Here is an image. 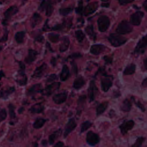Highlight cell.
<instances>
[{
  "instance_id": "1",
  "label": "cell",
  "mask_w": 147,
  "mask_h": 147,
  "mask_svg": "<svg viewBox=\"0 0 147 147\" xmlns=\"http://www.w3.org/2000/svg\"><path fill=\"white\" fill-rule=\"evenodd\" d=\"M108 40L110 44L115 47L121 46L127 41V39L125 37L118 33L110 34L108 37Z\"/></svg>"
},
{
  "instance_id": "2",
  "label": "cell",
  "mask_w": 147,
  "mask_h": 147,
  "mask_svg": "<svg viewBox=\"0 0 147 147\" xmlns=\"http://www.w3.org/2000/svg\"><path fill=\"white\" fill-rule=\"evenodd\" d=\"M133 30V28L130 22L126 20L122 21L117 26L116 29L117 33L122 35L130 33Z\"/></svg>"
},
{
  "instance_id": "3",
  "label": "cell",
  "mask_w": 147,
  "mask_h": 147,
  "mask_svg": "<svg viewBox=\"0 0 147 147\" xmlns=\"http://www.w3.org/2000/svg\"><path fill=\"white\" fill-rule=\"evenodd\" d=\"M38 10L42 12L44 11L47 16H51L53 11L51 1L50 0H43L38 7Z\"/></svg>"
},
{
  "instance_id": "4",
  "label": "cell",
  "mask_w": 147,
  "mask_h": 147,
  "mask_svg": "<svg viewBox=\"0 0 147 147\" xmlns=\"http://www.w3.org/2000/svg\"><path fill=\"white\" fill-rule=\"evenodd\" d=\"M98 29L101 32H104L107 30L110 26V20L106 16H102L99 17L97 21Z\"/></svg>"
},
{
  "instance_id": "5",
  "label": "cell",
  "mask_w": 147,
  "mask_h": 147,
  "mask_svg": "<svg viewBox=\"0 0 147 147\" xmlns=\"http://www.w3.org/2000/svg\"><path fill=\"white\" fill-rule=\"evenodd\" d=\"M147 48V35L143 37L137 43L135 49L134 53L137 54L144 53Z\"/></svg>"
},
{
  "instance_id": "6",
  "label": "cell",
  "mask_w": 147,
  "mask_h": 147,
  "mask_svg": "<svg viewBox=\"0 0 147 147\" xmlns=\"http://www.w3.org/2000/svg\"><path fill=\"white\" fill-rule=\"evenodd\" d=\"M100 141L99 136L93 132L92 131H89L86 135V142L90 146H95Z\"/></svg>"
},
{
  "instance_id": "7",
  "label": "cell",
  "mask_w": 147,
  "mask_h": 147,
  "mask_svg": "<svg viewBox=\"0 0 147 147\" xmlns=\"http://www.w3.org/2000/svg\"><path fill=\"white\" fill-rule=\"evenodd\" d=\"M60 86V82H53V83L48 85L44 90L43 89L41 93L43 94V95H51L55 91H57Z\"/></svg>"
},
{
  "instance_id": "8",
  "label": "cell",
  "mask_w": 147,
  "mask_h": 147,
  "mask_svg": "<svg viewBox=\"0 0 147 147\" xmlns=\"http://www.w3.org/2000/svg\"><path fill=\"white\" fill-rule=\"evenodd\" d=\"M76 126L77 123H76L75 119L74 118H70L65 126L64 132L63 134L64 138H66L68 136V134L76 128Z\"/></svg>"
},
{
  "instance_id": "9",
  "label": "cell",
  "mask_w": 147,
  "mask_h": 147,
  "mask_svg": "<svg viewBox=\"0 0 147 147\" xmlns=\"http://www.w3.org/2000/svg\"><path fill=\"white\" fill-rule=\"evenodd\" d=\"M144 16V13L140 11L134 13L130 16V24L135 26L139 25L141 22V21Z\"/></svg>"
},
{
  "instance_id": "10",
  "label": "cell",
  "mask_w": 147,
  "mask_h": 147,
  "mask_svg": "<svg viewBox=\"0 0 147 147\" xmlns=\"http://www.w3.org/2000/svg\"><path fill=\"white\" fill-rule=\"evenodd\" d=\"M47 68H48L47 65L45 63L42 64L40 66H39L36 68V69L33 72V74L32 75V77L33 78H35V79H38V78H41L45 73V71H46Z\"/></svg>"
},
{
  "instance_id": "11",
  "label": "cell",
  "mask_w": 147,
  "mask_h": 147,
  "mask_svg": "<svg viewBox=\"0 0 147 147\" xmlns=\"http://www.w3.org/2000/svg\"><path fill=\"white\" fill-rule=\"evenodd\" d=\"M134 125V122L133 120H129L127 121L123 122L119 126V129L121 130V133L123 135L126 134L128 131L132 129Z\"/></svg>"
},
{
  "instance_id": "12",
  "label": "cell",
  "mask_w": 147,
  "mask_h": 147,
  "mask_svg": "<svg viewBox=\"0 0 147 147\" xmlns=\"http://www.w3.org/2000/svg\"><path fill=\"white\" fill-rule=\"evenodd\" d=\"M67 92L66 91H64L59 94H56L53 96V101L57 105H60L65 102L67 98Z\"/></svg>"
},
{
  "instance_id": "13",
  "label": "cell",
  "mask_w": 147,
  "mask_h": 147,
  "mask_svg": "<svg viewBox=\"0 0 147 147\" xmlns=\"http://www.w3.org/2000/svg\"><path fill=\"white\" fill-rule=\"evenodd\" d=\"M98 88L95 85V83L94 80H91L89 84V87L88 88V95L89 98L90 102H92L94 100L95 94Z\"/></svg>"
},
{
  "instance_id": "14",
  "label": "cell",
  "mask_w": 147,
  "mask_h": 147,
  "mask_svg": "<svg viewBox=\"0 0 147 147\" xmlns=\"http://www.w3.org/2000/svg\"><path fill=\"white\" fill-rule=\"evenodd\" d=\"M98 7V2H92L87 5L84 9L83 10V13L85 16H88L90 14H92L94 13Z\"/></svg>"
},
{
  "instance_id": "15",
  "label": "cell",
  "mask_w": 147,
  "mask_h": 147,
  "mask_svg": "<svg viewBox=\"0 0 147 147\" xmlns=\"http://www.w3.org/2000/svg\"><path fill=\"white\" fill-rule=\"evenodd\" d=\"M112 84V80L110 79L109 76H108V77L102 78L101 80V87L102 91L107 92L111 87Z\"/></svg>"
},
{
  "instance_id": "16",
  "label": "cell",
  "mask_w": 147,
  "mask_h": 147,
  "mask_svg": "<svg viewBox=\"0 0 147 147\" xmlns=\"http://www.w3.org/2000/svg\"><path fill=\"white\" fill-rule=\"evenodd\" d=\"M43 89L41 83H37L33 85L27 91V95H34L38 92H42Z\"/></svg>"
},
{
  "instance_id": "17",
  "label": "cell",
  "mask_w": 147,
  "mask_h": 147,
  "mask_svg": "<svg viewBox=\"0 0 147 147\" xmlns=\"http://www.w3.org/2000/svg\"><path fill=\"white\" fill-rule=\"evenodd\" d=\"M18 11V7L16 6H11L9 7L4 13L5 18L6 20H9L13 16H14Z\"/></svg>"
},
{
  "instance_id": "18",
  "label": "cell",
  "mask_w": 147,
  "mask_h": 147,
  "mask_svg": "<svg viewBox=\"0 0 147 147\" xmlns=\"http://www.w3.org/2000/svg\"><path fill=\"white\" fill-rule=\"evenodd\" d=\"M106 49L105 45L102 44H94L90 48V53L94 55H98L103 52Z\"/></svg>"
},
{
  "instance_id": "19",
  "label": "cell",
  "mask_w": 147,
  "mask_h": 147,
  "mask_svg": "<svg viewBox=\"0 0 147 147\" xmlns=\"http://www.w3.org/2000/svg\"><path fill=\"white\" fill-rule=\"evenodd\" d=\"M37 55L38 53L36 51L33 49H29L28 51V54L25 59V61L27 64H31L36 59Z\"/></svg>"
},
{
  "instance_id": "20",
  "label": "cell",
  "mask_w": 147,
  "mask_h": 147,
  "mask_svg": "<svg viewBox=\"0 0 147 147\" xmlns=\"http://www.w3.org/2000/svg\"><path fill=\"white\" fill-rule=\"evenodd\" d=\"M70 41L68 36H64L61 39V42L59 47V51L60 52H64L66 51L69 46Z\"/></svg>"
},
{
  "instance_id": "21",
  "label": "cell",
  "mask_w": 147,
  "mask_h": 147,
  "mask_svg": "<svg viewBox=\"0 0 147 147\" xmlns=\"http://www.w3.org/2000/svg\"><path fill=\"white\" fill-rule=\"evenodd\" d=\"M44 106L41 103H37L33 105L29 109L30 113L32 114H38L43 111Z\"/></svg>"
},
{
  "instance_id": "22",
  "label": "cell",
  "mask_w": 147,
  "mask_h": 147,
  "mask_svg": "<svg viewBox=\"0 0 147 147\" xmlns=\"http://www.w3.org/2000/svg\"><path fill=\"white\" fill-rule=\"evenodd\" d=\"M70 75V72L68 67L67 65H64L60 75V80L64 82L67 80Z\"/></svg>"
},
{
  "instance_id": "23",
  "label": "cell",
  "mask_w": 147,
  "mask_h": 147,
  "mask_svg": "<svg viewBox=\"0 0 147 147\" xmlns=\"http://www.w3.org/2000/svg\"><path fill=\"white\" fill-rule=\"evenodd\" d=\"M17 78L16 79L17 83L19 84V86H25L27 83V76L25 73H19L17 75Z\"/></svg>"
},
{
  "instance_id": "24",
  "label": "cell",
  "mask_w": 147,
  "mask_h": 147,
  "mask_svg": "<svg viewBox=\"0 0 147 147\" xmlns=\"http://www.w3.org/2000/svg\"><path fill=\"white\" fill-rule=\"evenodd\" d=\"M15 91V88L14 87H8L6 89L2 90L0 91V97L3 99H6L9 97V96L11 94Z\"/></svg>"
},
{
  "instance_id": "25",
  "label": "cell",
  "mask_w": 147,
  "mask_h": 147,
  "mask_svg": "<svg viewBox=\"0 0 147 147\" xmlns=\"http://www.w3.org/2000/svg\"><path fill=\"white\" fill-rule=\"evenodd\" d=\"M85 83H86V82L82 76H78L75 79V80L74 82L73 87L76 90H78V89L82 88L84 85Z\"/></svg>"
},
{
  "instance_id": "26",
  "label": "cell",
  "mask_w": 147,
  "mask_h": 147,
  "mask_svg": "<svg viewBox=\"0 0 147 147\" xmlns=\"http://www.w3.org/2000/svg\"><path fill=\"white\" fill-rule=\"evenodd\" d=\"M62 131L61 129H59L55 131L54 132H53L49 136V138H48V142L50 145H52L55 141L58 138L61 134Z\"/></svg>"
},
{
  "instance_id": "27",
  "label": "cell",
  "mask_w": 147,
  "mask_h": 147,
  "mask_svg": "<svg viewBox=\"0 0 147 147\" xmlns=\"http://www.w3.org/2000/svg\"><path fill=\"white\" fill-rule=\"evenodd\" d=\"M41 20H42V18L39 14H38L37 13H34L30 20L32 27L34 28L36 26H37L38 24H39L41 22Z\"/></svg>"
},
{
  "instance_id": "28",
  "label": "cell",
  "mask_w": 147,
  "mask_h": 147,
  "mask_svg": "<svg viewBox=\"0 0 147 147\" xmlns=\"http://www.w3.org/2000/svg\"><path fill=\"white\" fill-rule=\"evenodd\" d=\"M136 71V65L133 63L127 65L123 71V75H132Z\"/></svg>"
},
{
  "instance_id": "29",
  "label": "cell",
  "mask_w": 147,
  "mask_h": 147,
  "mask_svg": "<svg viewBox=\"0 0 147 147\" xmlns=\"http://www.w3.org/2000/svg\"><path fill=\"white\" fill-rule=\"evenodd\" d=\"M108 106V102H105L100 105H99L96 109V115H99L102 114V113H104V111L106 110L107 107Z\"/></svg>"
},
{
  "instance_id": "30",
  "label": "cell",
  "mask_w": 147,
  "mask_h": 147,
  "mask_svg": "<svg viewBox=\"0 0 147 147\" xmlns=\"http://www.w3.org/2000/svg\"><path fill=\"white\" fill-rule=\"evenodd\" d=\"M86 99V96L84 95H83L79 96L78 100V113L80 114V112L82 111V109L84 106Z\"/></svg>"
},
{
  "instance_id": "31",
  "label": "cell",
  "mask_w": 147,
  "mask_h": 147,
  "mask_svg": "<svg viewBox=\"0 0 147 147\" xmlns=\"http://www.w3.org/2000/svg\"><path fill=\"white\" fill-rule=\"evenodd\" d=\"M131 107V103L128 99H126L123 101L122 105L121 106V110L125 112H129Z\"/></svg>"
},
{
  "instance_id": "32",
  "label": "cell",
  "mask_w": 147,
  "mask_h": 147,
  "mask_svg": "<svg viewBox=\"0 0 147 147\" xmlns=\"http://www.w3.org/2000/svg\"><path fill=\"white\" fill-rule=\"evenodd\" d=\"M25 33L24 31H20L16 33L14 38L18 44H21L24 41Z\"/></svg>"
},
{
  "instance_id": "33",
  "label": "cell",
  "mask_w": 147,
  "mask_h": 147,
  "mask_svg": "<svg viewBox=\"0 0 147 147\" xmlns=\"http://www.w3.org/2000/svg\"><path fill=\"white\" fill-rule=\"evenodd\" d=\"M46 122V119L42 118H39L37 119L33 124V126L35 129H40L42 127Z\"/></svg>"
},
{
  "instance_id": "34",
  "label": "cell",
  "mask_w": 147,
  "mask_h": 147,
  "mask_svg": "<svg viewBox=\"0 0 147 147\" xmlns=\"http://www.w3.org/2000/svg\"><path fill=\"white\" fill-rule=\"evenodd\" d=\"M92 125V123L89 121H86L81 124L80 133H82L89 129Z\"/></svg>"
},
{
  "instance_id": "35",
  "label": "cell",
  "mask_w": 147,
  "mask_h": 147,
  "mask_svg": "<svg viewBox=\"0 0 147 147\" xmlns=\"http://www.w3.org/2000/svg\"><path fill=\"white\" fill-rule=\"evenodd\" d=\"M75 36L79 42H82L85 38V34L81 30H78L75 32Z\"/></svg>"
},
{
  "instance_id": "36",
  "label": "cell",
  "mask_w": 147,
  "mask_h": 147,
  "mask_svg": "<svg viewBox=\"0 0 147 147\" xmlns=\"http://www.w3.org/2000/svg\"><path fill=\"white\" fill-rule=\"evenodd\" d=\"M145 141V138L142 137H140L137 138L136 142L132 145L131 147H141L142 143Z\"/></svg>"
},
{
  "instance_id": "37",
  "label": "cell",
  "mask_w": 147,
  "mask_h": 147,
  "mask_svg": "<svg viewBox=\"0 0 147 147\" xmlns=\"http://www.w3.org/2000/svg\"><path fill=\"white\" fill-rule=\"evenodd\" d=\"M85 31L87 33V34L90 36L91 37H95V33L94 31V28L92 25H88L87 26L86 29H85Z\"/></svg>"
},
{
  "instance_id": "38",
  "label": "cell",
  "mask_w": 147,
  "mask_h": 147,
  "mask_svg": "<svg viewBox=\"0 0 147 147\" xmlns=\"http://www.w3.org/2000/svg\"><path fill=\"white\" fill-rule=\"evenodd\" d=\"M9 108V115L10 118L11 119H14L16 116V114L14 112V109H15V107L14 106V105L11 103L8 106Z\"/></svg>"
},
{
  "instance_id": "39",
  "label": "cell",
  "mask_w": 147,
  "mask_h": 147,
  "mask_svg": "<svg viewBox=\"0 0 147 147\" xmlns=\"http://www.w3.org/2000/svg\"><path fill=\"white\" fill-rule=\"evenodd\" d=\"M49 40L52 42H56L59 40V35L54 33H50L48 34Z\"/></svg>"
},
{
  "instance_id": "40",
  "label": "cell",
  "mask_w": 147,
  "mask_h": 147,
  "mask_svg": "<svg viewBox=\"0 0 147 147\" xmlns=\"http://www.w3.org/2000/svg\"><path fill=\"white\" fill-rule=\"evenodd\" d=\"M72 11L71 7H67V8H61L59 10V13L62 16H67Z\"/></svg>"
},
{
  "instance_id": "41",
  "label": "cell",
  "mask_w": 147,
  "mask_h": 147,
  "mask_svg": "<svg viewBox=\"0 0 147 147\" xmlns=\"http://www.w3.org/2000/svg\"><path fill=\"white\" fill-rule=\"evenodd\" d=\"M131 99H132V100H133V101L134 102V104L136 105V106L137 107H138L142 111H145V107H144V106L140 102V101H137V102H136V100H135V99H134V97H133V96H131Z\"/></svg>"
},
{
  "instance_id": "42",
  "label": "cell",
  "mask_w": 147,
  "mask_h": 147,
  "mask_svg": "<svg viewBox=\"0 0 147 147\" xmlns=\"http://www.w3.org/2000/svg\"><path fill=\"white\" fill-rule=\"evenodd\" d=\"M57 76L56 74H51L47 77V79L46 80L47 83H51L53 82V81L57 80Z\"/></svg>"
},
{
  "instance_id": "43",
  "label": "cell",
  "mask_w": 147,
  "mask_h": 147,
  "mask_svg": "<svg viewBox=\"0 0 147 147\" xmlns=\"http://www.w3.org/2000/svg\"><path fill=\"white\" fill-rule=\"evenodd\" d=\"M71 65L72 67V72L73 74H74L75 75H77L78 74V67H77V64L75 61H72L71 62Z\"/></svg>"
},
{
  "instance_id": "44",
  "label": "cell",
  "mask_w": 147,
  "mask_h": 147,
  "mask_svg": "<svg viewBox=\"0 0 147 147\" xmlns=\"http://www.w3.org/2000/svg\"><path fill=\"white\" fill-rule=\"evenodd\" d=\"M7 113L5 109H2L0 110V122L3 120H5L6 118Z\"/></svg>"
},
{
  "instance_id": "45",
  "label": "cell",
  "mask_w": 147,
  "mask_h": 147,
  "mask_svg": "<svg viewBox=\"0 0 147 147\" xmlns=\"http://www.w3.org/2000/svg\"><path fill=\"white\" fill-rule=\"evenodd\" d=\"M134 0H118V2L120 5H126L127 3H130L132 2H133Z\"/></svg>"
},
{
  "instance_id": "46",
  "label": "cell",
  "mask_w": 147,
  "mask_h": 147,
  "mask_svg": "<svg viewBox=\"0 0 147 147\" xmlns=\"http://www.w3.org/2000/svg\"><path fill=\"white\" fill-rule=\"evenodd\" d=\"M82 11H83V3H82V2L81 1V2H80V3L79 4L78 7L76 8V11L78 13H81Z\"/></svg>"
},
{
  "instance_id": "47",
  "label": "cell",
  "mask_w": 147,
  "mask_h": 147,
  "mask_svg": "<svg viewBox=\"0 0 147 147\" xmlns=\"http://www.w3.org/2000/svg\"><path fill=\"white\" fill-rule=\"evenodd\" d=\"M64 146V143L61 141L57 142L53 147H63Z\"/></svg>"
},
{
  "instance_id": "48",
  "label": "cell",
  "mask_w": 147,
  "mask_h": 147,
  "mask_svg": "<svg viewBox=\"0 0 147 147\" xmlns=\"http://www.w3.org/2000/svg\"><path fill=\"white\" fill-rule=\"evenodd\" d=\"M7 40V34H6V33H5L4 36L1 39H0V42H4Z\"/></svg>"
},
{
  "instance_id": "49",
  "label": "cell",
  "mask_w": 147,
  "mask_h": 147,
  "mask_svg": "<svg viewBox=\"0 0 147 147\" xmlns=\"http://www.w3.org/2000/svg\"><path fill=\"white\" fill-rule=\"evenodd\" d=\"M142 86L144 87H147V78H145L142 82Z\"/></svg>"
},
{
  "instance_id": "50",
  "label": "cell",
  "mask_w": 147,
  "mask_h": 147,
  "mask_svg": "<svg viewBox=\"0 0 147 147\" xmlns=\"http://www.w3.org/2000/svg\"><path fill=\"white\" fill-rule=\"evenodd\" d=\"M104 59L106 62H109V63L111 62V59H110V57H108L107 56H105Z\"/></svg>"
},
{
  "instance_id": "51",
  "label": "cell",
  "mask_w": 147,
  "mask_h": 147,
  "mask_svg": "<svg viewBox=\"0 0 147 147\" xmlns=\"http://www.w3.org/2000/svg\"><path fill=\"white\" fill-rule=\"evenodd\" d=\"M143 6H144L145 10L147 11V0H145V1L144 2Z\"/></svg>"
},
{
  "instance_id": "52",
  "label": "cell",
  "mask_w": 147,
  "mask_h": 147,
  "mask_svg": "<svg viewBox=\"0 0 147 147\" xmlns=\"http://www.w3.org/2000/svg\"><path fill=\"white\" fill-rule=\"evenodd\" d=\"M144 65L145 68L147 69V57L144 60Z\"/></svg>"
},
{
  "instance_id": "53",
  "label": "cell",
  "mask_w": 147,
  "mask_h": 147,
  "mask_svg": "<svg viewBox=\"0 0 147 147\" xmlns=\"http://www.w3.org/2000/svg\"><path fill=\"white\" fill-rule=\"evenodd\" d=\"M42 145H47V141H46V140H42Z\"/></svg>"
},
{
  "instance_id": "54",
  "label": "cell",
  "mask_w": 147,
  "mask_h": 147,
  "mask_svg": "<svg viewBox=\"0 0 147 147\" xmlns=\"http://www.w3.org/2000/svg\"><path fill=\"white\" fill-rule=\"evenodd\" d=\"M4 76V74H3V72L1 71V72H0V79L2 77V76Z\"/></svg>"
},
{
  "instance_id": "55",
  "label": "cell",
  "mask_w": 147,
  "mask_h": 147,
  "mask_svg": "<svg viewBox=\"0 0 147 147\" xmlns=\"http://www.w3.org/2000/svg\"><path fill=\"white\" fill-rule=\"evenodd\" d=\"M34 147H37V144L36 143L35 144V145H34Z\"/></svg>"
},
{
  "instance_id": "56",
  "label": "cell",
  "mask_w": 147,
  "mask_h": 147,
  "mask_svg": "<svg viewBox=\"0 0 147 147\" xmlns=\"http://www.w3.org/2000/svg\"><path fill=\"white\" fill-rule=\"evenodd\" d=\"M102 1H103V2H106V1H107L108 0H101Z\"/></svg>"
},
{
  "instance_id": "57",
  "label": "cell",
  "mask_w": 147,
  "mask_h": 147,
  "mask_svg": "<svg viewBox=\"0 0 147 147\" xmlns=\"http://www.w3.org/2000/svg\"><path fill=\"white\" fill-rule=\"evenodd\" d=\"M2 47H1V46H0V51L2 50Z\"/></svg>"
},
{
  "instance_id": "58",
  "label": "cell",
  "mask_w": 147,
  "mask_h": 147,
  "mask_svg": "<svg viewBox=\"0 0 147 147\" xmlns=\"http://www.w3.org/2000/svg\"><path fill=\"white\" fill-rule=\"evenodd\" d=\"M63 147H68V146H63Z\"/></svg>"
}]
</instances>
